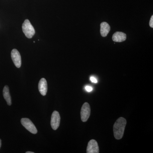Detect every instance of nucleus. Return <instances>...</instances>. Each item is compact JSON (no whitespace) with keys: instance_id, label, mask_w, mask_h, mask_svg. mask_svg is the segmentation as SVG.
Wrapping results in <instances>:
<instances>
[{"instance_id":"obj_1","label":"nucleus","mask_w":153,"mask_h":153,"mask_svg":"<svg viewBox=\"0 0 153 153\" xmlns=\"http://www.w3.org/2000/svg\"><path fill=\"white\" fill-rule=\"evenodd\" d=\"M127 121L124 118H119L114 124L113 127L114 134L117 140H120L123 137Z\"/></svg>"},{"instance_id":"obj_2","label":"nucleus","mask_w":153,"mask_h":153,"mask_svg":"<svg viewBox=\"0 0 153 153\" xmlns=\"http://www.w3.org/2000/svg\"><path fill=\"white\" fill-rule=\"evenodd\" d=\"M22 30L25 36L28 38H32L35 35V29L28 19L25 20L22 25Z\"/></svg>"},{"instance_id":"obj_3","label":"nucleus","mask_w":153,"mask_h":153,"mask_svg":"<svg viewBox=\"0 0 153 153\" xmlns=\"http://www.w3.org/2000/svg\"><path fill=\"white\" fill-rule=\"evenodd\" d=\"M21 123L22 125L27 130L33 134H36L38 132V130L32 121L27 118H23L21 120Z\"/></svg>"},{"instance_id":"obj_4","label":"nucleus","mask_w":153,"mask_h":153,"mask_svg":"<svg viewBox=\"0 0 153 153\" xmlns=\"http://www.w3.org/2000/svg\"><path fill=\"white\" fill-rule=\"evenodd\" d=\"M91 113V108L88 102H85L81 108V119L82 122H85L87 121L90 117Z\"/></svg>"},{"instance_id":"obj_5","label":"nucleus","mask_w":153,"mask_h":153,"mask_svg":"<svg viewBox=\"0 0 153 153\" xmlns=\"http://www.w3.org/2000/svg\"><path fill=\"white\" fill-rule=\"evenodd\" d=\"M60 117L58 111H55L51 117V125L52 128L56 130L60 126Z\"/></svg>"},{"instance_id":"obj_6","label":"nucleus","mask_w":153,"mask_h":153,"mask_svg":"<svg viewBox=\"0 0 153 153\" xmlns=\"http://www.w3.org/2000/svg\"><path fill=\"white\" fill-rule=\"evenodd\" d=\"M11 57L12 60L17 68L21 67L22 65V58L20 53L16 49H14L11 52Z\"/></svg>"},{"instance_id":"obj_7","label":"nucleus","mask_w":153,"mask_h":153,"mask_svg":"<svg viewBox=\"0 0 153 153\" xmlns=\"http://www.w3.org/2000/svg\"><path fill=\"white\" fill-rule=\"evenodd\" d=\"M86 152L87 153H99V149L97 142L94 140L89 141L88 144Z\"/></svg>"},{"instance_id":"obj_8","label":"nucleus","mask_w":153,"mask_h":153,"mask_svg":"<svg viewBox=\"0 0 153 153\" xmlns=\"http://www.w3.org/2000/svg\"><path fill=\"white\" fill-rule=\"evenodd\" d=\"M38 89L41 95L45 96L47 94L48 86L47 82L45 78H41L38 84Z\"/></svg>"},{"instance_id":"obj_9","label":"nucleus","mask_w":153,"mask_h":153,"mask_svg":"<svg viewBox=\"0 0 153 153\" xmlns=\"http://www.w3.org/2000/svg\"><path fill=\"white\" fill-rule=\"evenodd\" d=\"M126 35L122 32H117L113 35V41L115 42H122L126 41Z\"/></svg>"},{"instance_id":"obj_10","label":"nucleus","mask_w":153,"mask_h":153,"mask_svg":"<svg viewBox=\"0 0 153 153\" xmlns=\"http://www.w3.org/2000/svg\"><path fill=\"white\" fill-rule=\"evenodd\" d=\"M110 30V27L107 23L104 22L101 23L100 25V34L102 36L106 37Z\"/></svg>"},{"instance_id":"obj_11","label":"nucleus","mask_w":153,"mask_h":153,"mask_svg":"<svg viewBox=\"0 0 153 153\" xmlns=\"http://www.w3.org/2000/svg\"><path fill=\"white\" fill-rule=\"evenodd\" d=\"M3 93L4 98L7 104L9 105H11V104H12V100H11L8 86L5 85L4 86V89H3Z\"/></svg>"},{"instance_id":"obj_12","label":"nucleus","mask_w":153,"mask_h":153,"mask_svg":"<svg viewBox=\"0 0 153 153\" xmlns=\"http://www.w3.org/2000/svg\"><path fill=\"white\" fill-rule=\"evenodd\" d=\"M90 80L92 82H94V83H97V80L95 77H94V76H91L90 77Z\"/></svg>"},{"instance_id":"obj_13","label":"nucleus","mask_w":153,"mask_h":153,"mask_svg":"<svg viewBox=\"0 0 153 153\" xmlns=\"http://www.w3.org/2000/svg\"><path fill=\"white\" fill-rule=\"evenodd\" d=\"M85 90L87 91L88 92H90V91H92L93 90V88L90 86H86L85 87Z\"/></svg>"},{"instance_id":"obj_14","label":"nucleus","mask_w":153,"mask_h":153,"mask_svg":"<svg viewBox=\"0 0 153 153\" xmlns=\"http://www.w3.org/2000/svg\"><path fill=\"white\" fill-rule=\"evenodd\" d=\"M149 25L151 27L153 28V16L151 17L150 21L149 22Z\"/></svg>"},{"instance_id":"obj_15","label":"nucleus","mask_w":153,"mask_h":153,"mask_svg":"<svg viewBox=\"0 0 153 153\" xmlns=\"http://www.w3.org/2000/svg\"><path fill=\"white\" fill-rule=\"evenodd\" d=\"M1 140L0 139V148L1 147Z\"/></svg>"},{"instance_id":"obj_16","label":"nucleus","mask_w":153,"mask_h":153,"mask_svg":"<svg viewBox=\"0 0 153 153\" xmlns=\"http://www.w3.org/2000/svg\"><path fill=\"white\" fill-rule=\"evenodd\" d=\"M26 153H34V152H26Z\"/></svg>"}]
</instances>
